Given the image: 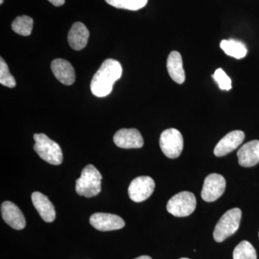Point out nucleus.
I'll list each match as a JSON object with an SVG mask.
<instances>
[{
    "label": "nucleus",
    "mask_w": 259,
    "mask_h": 259,
    "mask_svg": "<svg viewBox=\"0 0 259 259\" xmlns=\"http://www.w3.org/2000/svg\"><path fill=\"white\" fill-rule=\"evenodd\" d=\"M122 73V66L119 61L112 59H107L94 75L90 84L92 93L97 97L110 95L114 83L120 79Z\"/></svg>",
    "instance_id": "1"
},
{
    "label": "nucleus",
    "mask_w": 259,
    "mask_h": 259,
    "mask_svg": "<svg viewBox=\"0 0 259 259\" xmlns=\"http://www.w3.org/2000/svg\"><path fill=\"white\" fill-rule=\"evenodd\" d=\"M102 179L101 174L93 165H88L83 168L81 177L76 180V193L88 198L98 195L101 192Z\"/></svg>",
    "instance_id": "2"
},
{
    "label": "nucleus",
    "mask_w": 259,
    "mask_h": 259,
    "mask_svg": "<svg viewBox=\"0 0 259 259\" xmlns=\"http://www.w3.org/2000/svg\"><path fill=\"white\" fill-rule=\"evenodd\" d=\"M33 139L35 142L34 150L42 160L56 166L61 164L63 161L62 150L57 143L44 134H35Z\"/></svg>",
    "instance_id": "3"
},
{
    "label": "nucleus",
    "mask_w": 259,
    "mask_h": 259,
    "mask_svg": "<svg viewBox=\"0 0 259 259\" xmlns=\"http://www.w3.org/2000/svg\"><path fill=\"white\" fill-rule=\"evenodd\" d=\"M241 216L242 212L239 208H233L227 211L214 228L213 232L214 241L221 243L234 234L239 228Z\"/></svg>",
    "instance_id": "4"
},
{
    "label": "nucleus",
    "mask_w": 259,
    "mask_h": 259,
    "mask_svg": "<svg viewBox=\"0 0 259 259\" xmlns=\"http://www.w3.org/2000/svg\"><path fill=\"white\" fill-rule=\"evenodd\" d=\"M197 199L193 193L187 191L175 194L167 203V211L175 217L190 215L195 210Z\"/></svg>",
    "instance_id": "5"
},
{
    "label": "nucleus",
    "mask_w": 259,
    "mask_h": 259,
    "mask_svg": "<svg viewBox=\"0 0 259 259\" xmlns=\"http://www.w3.org/2000/svg\"><path fill=\"white\" fill-rule=\"evenodd\" d=\"M159 144L162 152L169 158H178L183 151V137L180 131L175 128L163 131L160 137Z\"/></svg>",
    "instance_id": "6"
},
{
    "label": "nucleus",
    "mask_w": 259,
    "mask_h": 259,
    "mask_svg": "<svg viewBox=\"0 0 259 259\" xmlns=\"http://www.w3.org/2000/svg\"><path fill=\"white\" fill-rule=\"evenodd\" d=\"M226 187V181L222 175L211 174L204 180L201 197L205 202H214L223 195Z\"/></svg>",
    "instance_id": "7"
},
{
    "label": "nucleus",
    "mask_w": 259,
    "mask_h": 259,
    "mask_svg": "<svg viewBox=\"0 0 259 259\" xmlns=\"http://www.w3.org/2000/svg\"><path fill=\"white\" fill-rule=\"evenodd\" d=\"M155 189V182L149 177H139L130 184L128 194L131 200L141 202L151 197Z\"/></svg>",
    "instance_id": "8"
},
{
    "label": "nucleus",
    "mask_w": 259,
    "mask_h": 259,
    "mask_svg": "<svg viewBox=\"0 0 259 259\" xmlns=\"http://www.w3.org/2000/svg\"><path fill=\"white\" fill-rule=\"evenodd\" d=\"M90 222L95 229L103 232L120 230L125 226L122 218L110 213H95L90 217Z\"/></svg>",
    "instance_id": "9"
},
{
    "label": "nucleus",
    "mask_w": 259,
    "mask_h": 259,
    "mask_svg": "<svg viewBox=\"0 0 259 259\" xmlns=\"http://www.w3.org/2000/svg\"><path fill=\"white\" fill-rule=\"evenodd\" d=\"M113 141L116 146L125 149L141 148L144 144L141 133L135 128L120 130L114 136Z\"/></svg>",
    "instance_id": "10"
},
{
    "label": "nucleus",
    "mask_w": 259,
    "mask_h": 259,
    "mask_svg": "<svg viewBox=\"0 0 259 259\" xmlns=\"http://www.w3.org/2000/svg\"><path fill=\"white\" fill-rule=\"evenodd\" d=\"M2 216L7 224L15 230H23L26 221L18 206L10 201L3 202L1 206Z\"/></svg>",
    "instance_id": "11"
},
{
    "label": "nucleus",
    "mask_w": 259,
    "mask_h": 259,
    "mask_svg": "<svg viewBox=\"0 0 259 259\" xmlns=\"http://www.w3.org/2000/svg\"><path fill=\"white\" fill-rule=\"evenodd\" d=\"M245 134L241 131H234L223 138L216 145L214 154L218 157L226 156L236 150L243 142Z\"/></svg>",
    "instance_id": "12"
},
{
    "label": "nucleus",
    "mask_w": 259,
    "mask_h": 259,
    "mask_svg": "<svg viewBox=\"0 0 259 259\" xmlns=\"http://www.w3.org/2000/svg\"><path fill=\"white\" fill-rule=\"evenodd\" d=\"M51 67L56 79L63 84L69 86L74 83L76 74L69 61L62 59H55L51 63Z\"/></svg>",
    "instance_id": "13"
},
{
    "label": "nucleus",
    "mask_w": 259,
    "mask_h": 259,
    "mask_svg": "<svg viewBox=\"0 0 259 259\" xmlns=\"http://www.w3.org/2000/svg\"><path fill=\"white\" fill-rule=\"evenodd\" d=\"M238 163L243 167L254 166L259 162V141L253 140L243 145L237 153Z\"/></svg>",
    "instance_id": "14"
},
{
    "label": "nucleus",
    "mask_w": 259,
    "mask_h": 259,
    "mask_svg": "<svg viewBox=\"0 0 259 259\" xmlns=\"http://www.w3.org/2000/svg\"><path fill=\"white\" fill-rule=\"evenodd\" d=\"M90 31L86 25L81 22L73 24L68 34L70 47L75 51H81L88 45Z\"/></svg>",
    "instance_id": "15"
},
{
    "label": "nucleus",
    "mask_w": 259,
    "mask_h": 259,
    "mask_svg": "<svg viewBox=\"0 0 259 259\" xmlns=\"http://www.w3.org/2000/svg\"><path fill=\"white\" fill-rule=\"evenodd\" d=\"M31 199L34 207L45 222L54 221L56 218L55 207L47 196L40 192H35L32 194Z\"/></svg>",
    "instance_id": "16"
},
{
    "label": "nucleus",
    "mask_w": 259,
    "mask_h": 259,
    "mask_svg": "<svg viewBox=\"0 0 259 259\" xmlns=\"http://www.w3.org/2000/svg\"><path fill=\"white\" fill-rule=\"evenodd\" d=\"M167 70L172 79L182 84L185 81V72L183 68L182 56L178 51H172L167 59Z\"/></svg>",
    "instance_id": "17"
},
{
    "label": "nucleus",
    "mask_w": 259,
    "mask_h": 259,
    "mask_svg": "<svg viewBox=\"0 0 259 259\" xmlns=\"http://www.w3.org/2000/svg\"><path fill=\"white\" fill-rule=\"evenodd\" d=\"M220 46L227 55L236 59H243L248 53L247 48L243 42L233 39L223 40Z\"/></svg>",
    "instance_id": "18"
},
{
    "label": "nucleus",
    "mask_w": 259,
    "mask_h": 259,
    "mask_svg": "<svg viewBox=\"0 0 259 259\" xmlns=\"http://www.w3.org/2000/svg\"><path fill=\"white\" fill-rule=\"evenodd\" d=\"M33 27V20L27 15H22L15 19L12 23V29L18 35L29 36Z\"/></svg>",
    "instance_id": "19"
},
{
    "label": "nucleus",
    "mask_w": 259,
    "mask_h": 259,
    "mask_svg": "<svg viewBox=\"0 0 259 259\" xmlns=\"http://www.w3.org/2000/svg\"><path fill=\"white\" fill-rule=\"evenodd\" d=\"M148 0H105L111 6L118 9H124L136 11L144 8Z\"/></svg>",
    "instance_id": "20"
},
{
    "label": "nucleus",
    "mask_w": 259,
    "mask_h": 259,
    "mask_svg": "<svg viewBox=\"0 0 259 259\" xmlns=\"http://www.w3.org/2000/svg\"><path fill=\"white\" fill-rule=\"evenodd\" d=\"M233 259H257L256 251L249 242H241L233 250Z\"/></svg>",
    "instance_id": "21"
},
{
    "label": "nucleus",
    "mask_w": 259,
    "mask_h": 259,
    "mask_svg": "<svg viewBox=\"0 0 259 259\" xmlns=\"http://www.w3.org/2000/svg\"><path fill=\"white\" fill-rule=\"evenodd\" d=\"M0 83L3 86L9 88L16 86L14 76L10 74L9 68L3 57L0 59Z\"/></svg>",
    "instance_id": "22"
},
{
    "label": "nucleus",
    "mask_w": 259,
    "mask_h": 259,
    "mask_svg": "<svg viewBox=\"0 0 259 259\" xmlns=\"http://www.w3.org/2000/svg\"><path fill=\"white\" fill-rule=\"evenodd\" d=\"M212 78L218 83V87L221 90L229 91L232 88L231 78L226 74L222 69H218L214 71Z\"/></svg>",
    "instance_id": "23"
},
{
    "label": "nucleus",
    "mask_w": 259,
    "mask_h": 259,
    "mask_svg": "<svg viewBox=\"0 0 259 259\" xmlns=\"http://www.w3.org/2000/svg\"><path fill=\"white\" fill-rule=\"evenodd\" d=\"M49 1L54 6L61 7L64 5L66 0H49Z\"/></svg>",
    "instance_id": "24"
},
{
    "label": "nucleus",
    "mask_w": 259,
    "mask_h": 259,
    "mask_svg": "<svg viewBox=\"0 0 259 259\" xmlns=\"http://www.w3.org/2000/svg\"><path fill=\"white\" fill-rule=\"evenodd\" d=\"M135 259H152L151 257L148 255H142V256L138 257V258Z\"/></svg>",
    "instance_id": "25"
},
{
    "label": "nucleus",
    "mask_w": 259,
    "mask_h": 259,
    "mask_svg": "<svg viewBox=\"0 0 259 259\" xmlns=\"http://www.w3.org/2000/svg\"><path fill=\"white\" fill-rule=\"evenodd\" d=\"M3 2H4V0H0V4L3 5Z\"/></svg>",
    "instance_id": "26"
},
{
    "label": "nucleus",
    "mask_w": 259,
    "mask_h": 259,
    "mask_svg": "<svg viewBox=\"0 0 259 259\" xmlns=\"http://www.w3.org/2000/svg\"><path fill=\"white\" fill-rule=\"evenodd\" d=\"M180 259H189V258H180Z\"/></svg>",
    "instance_id": "27"
},
{
    "label": "nucleus",
    "mask_w": 259,
    "mask_h": 259,
    "mask_svg": "<svg viewBox=\"0 0 259 259\" xmlns=\"http://www.w3.org/2000/svg\"><path fill=\"white\" fill-rule=\"evenodd\" d=\"M258 236H259V232H258Z\"/></svg>",
    "instance_id": "28"
}]
</instances>
